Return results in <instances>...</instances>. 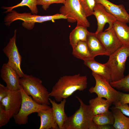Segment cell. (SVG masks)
<instances>
[{"label": "cell", "mask_w": 129, "mask_h": 129, "mask_svg": "<svg viewBox=\"0 0 129 129\" xmlns=\"http://www.w3.org/2000/svg\"><path fill=\"white\" fill-rule=\"evenodd\" d=\"M87 85L86 75L81 76L79 74L64 76L60 78L53 87L49 96L54 97L56 101L60 102L77 91H83L87 88Z\"/></svg>", "instance_id": "cell-1"}, {"label": "cell", "mask_w": 129, "mask_h": 129, "mask_svg": "<svg viewBox=\"0 0 129 129\" xmlns=\"http://www.w3.org/2000/svg\"><path fill=\"white\" fill-rule=\"evenodd\" d=\"M76 97L80 103L79 108L68 117L63 129H97V126L92 120L94 115L90 105L86 104L78 97Z\"/></svg>", "instance_id": "cell-2"}, {"label": "cell", "mask_w": 129, "mask_h": 129, "mask_svg": "<svg viewBox=\"0 0 129 129\" xmlns=\"http://www.w3.org/2000/svg\"><path fill=\"white\" fill-rule=\"evenodd\" d=\"M20 83L25 92L31 96L36 102L40 104L50 105L49 92L39 78L25 74L20 78Z\"/></svg>", "instance_id": "cell-3"}, {"label": "cell", "mask_w": 129, "mask_h": 129, "mask_svg": "<svg viewBox=\"0 0 129 129\" xmlns=\"http://www.w3.org/2000/svg\"><path fill=\"white\" fill-rule=\"evenodd\" d=\"M60 19H66V17L61 14H56L52 15L39 16L31 13H20L12 10L9 12L4 18L5 24L10 26L13 22L17 20L22 21V26L28 30L32 29L36 23H41L48 21Z\"/></svg>", "instance_id": "cell-4"}, {"label": "cell", "mask_w": 129, "mask_h": 129, "mask_svg": "<svg viewBox=\"0 0 129 129\" xmlns=\"http://www.w3.org/2000/svg\"><path fill=\"white\" fill-rule=\"evenodd\" d=\"M104 64L109 70L111 82L118 81L125 77V64L129 57V47L122 46L109 56Z\"/></svg>", "instance_id": "cell-5"}, {"label": "cell", "mask_w": 129, "mask_h": 129, "mask_svg": "<svg viewBox=\"0 0 129 129\" xmlns=\"http://www.w3.org/2000/svg\"><path fill=\"white\" fill-rule=\"evenodd\" d=\"M20 90L22 97L21 106L18 113L13 117L16 124H26L28 122V116L31 114L51 108L49 105L40 104L36 102L25 92L21 85Z\"/></svg>", "instance_id": "cell-6"}, {"label": "cell", "mask_w": 129, "mask_h": 129, "mask_svg": "<svg viewBox=\"0 0 129 129\" xmlns=\"http://www.w3.org/2000/svg\"><path fill=\"white\" fill-rule=\"evenodd\" d=\"M64 5L60 8L59 11L67 17L70 23L77 22L76 26L87 27L90 24L83 12L79 0H66Z\"/></svg>", "instance_id": "cell-7"}, {"label": "cell", "mask_w": 129, "mask_h": 129, "mask_svg": "<svg viewBox=\"0 0 129 129\" xmlns=\"http://www.w3.org/2000/svg\"><path fill=\"white\" fill-rule=\"evenodd\" d=\"M96 82L95 86L89 90L90 92L96 93L97 97L104 98L112 104L119 101L121 92L115 90L110 82L100 75L92 72Z\"/></svg>", "instance_id": "cell-8"}, {"label": "cell", "mask_w": 129, "mask_h": 129, "mask_svg": "<svg viewBox=\"0 0 129 129\" xmlns=\"http://www.w3.org/2000/svg\"><path fill=\"white\" fill-rule=\"evenodd\" d=\"M16 30L14 31L13 36L10 38L9 41L3 49V52L8 58L7 64L17 72L20 78L24 74L21 68L22 56L20 54L16 43Z\"/></svg>", "instance_id": "cell-9"}, {"label": "cell", "mask_w": 129, "mask_h": 129, "mask_svg": "<svg viewBox=\"0 0 129 129\" xmlns=\"http://www.w3.org/2000/svg\"><path fill=\"white\" fill-rule=\"evenodd\" d=\"M96 34L108 56L122 46L113 26Z\"/></svg>", "instance_id": "cell-10"}, {"label": "cell", "mask_w": 129, "mask_h": 129, "mask_svg": "<svg viewBox=\"0 0 129 129\" xmlns=\"http://www.w3.org/2000/svg\"><path fill=\"white\" fill-rule=\"evenodd\" d=\"M22 101V95L20 89L15 91L9 90L7 96L0 102V103L4 106L11 118L19 112Z\"/></svg>", "instance_id": "cell-11"}, {"label": "cell", "mask_w": 129, "mask_h": 129, "mask_svg": "<svg viewBox=\"0 0 129 129\" xmlns=\"http://www.w3.org/2000/svg\"><path fill=\"white\" fill-rule=\"evenodd\" d=\"M93 15L95 16L97 22V28L95 32L96 34L103 31L106 23H108L109 27H111L113 26V23L117 20L114 17L106 10L103 5L99 3H96Z\"/></svg>", "instance_id": "cell-12"}, {"label": "cell", "mask_w": 129, "mask_h": 129, "mask_svg": "<svg viewBox=\"0 0 129 129\" xmlns=\"http://www.w3.org/2000/svg\"><path fill=\"white\" fill-rule=\"evenodd\" d=\"M0 76L9 90L15 91L20 89V77L16 71L7 63L3 64Z\"/></svg>", "instance_id": "cell-13"}, {"label": "cell", "mask_w": 129, "mask_h": 129, "mask_svg": "<svg viewBox=\"0 0 129 129\" xmlns=\"http://www.w3.org/2000/svg\"><path fill=\"white\" fill-rule=\"evenodd\" d=\"M96 3L103 5L106 10L113 15L117 20L129 23V14L122 4L116 5L108 0H95Z\"/></svg>", "instance_id": "cell-14"}, {"label": "cell", "mask_w": 129, "mask_h": 129, "mask_svg": "<svg viewBox=\"0 0 129 129\" xmlns=\"http://www.w3.org/2000/svg\"><path fill=\"white\" fill-rule=\"evenodd\" d=\"M49 101L52 106L53 114L55 121L59 129H63L64 126L68 117L66 114L64 107L66 99H64L59 103H57L54 100L49 98Z\"/></svg>", "instance_id": "cell-15"}, {"label": "cell", "mask_w": 129, "mask_h": 129, "mask_svg": "<svg viewBox=\"0 0 129 129\" xmlns=\"http://www.w3.org/2000/svg\"><path fill=\"white\" fill-rule=\"evenodd\" d=\"M86 42L90 52L94 58L98 55L108 56L95 33L89 32Z\"/></svg>", "instance_id": "cell-16"}, {"label": "cell", "mask_w": 129, "mask_h": 129, "mask_svg": "<svg viewBox=\"0 0 129 129\" xmlns=\"http://www.w3.org/2000/svg\"><path fill=\"white\" fill-rule=\"evenodd\" d=\"M37 113L40 119L39 129H59L55 121L52 107L49 109L40 110Z\"/></svg>", "instance_id": "cell-17"}, {"label": "cell", "mask_w": 129, "mask_h": 129, "mask_svg": "<svg viewBox=\"0 0 129 129\" xmlns=\"http://www.w3.org/2000/svg\"><path fill=\"white\" fill-rule=\"evenodd\" d=\"M84 64L89 68L92 72L105 79L109 82H111L110 71L104 64L100 63L94 59L84 60Z\"/></svg>", "instance_id": "cell-18"}, {"label": "cell", "mask_w": 129, "mask_h": 129, "mask_svg": "<svg viewBox=\"0 0 129 129\" xmlns=\"http://www.w3.org/2000/svg\"><path fill=\"white\" fill-rule=\"evenodd\" d=\"M126 24L117 20L113 27L122 46L129 47V27Z\"/></svg>", "instance_id": "cell-19"}, {"label": "cell", "mask_w": 129, "mask_h": 129, "mask_svg": "<svg viewBox=\"0 0 129 129\" xmlns=\"http://www.w3.org/2000/svg\"><path fill=\"white\" fill-rule=\"evenodd\" d=\"M87 28L82 26H76L70 32V43L72 49L75 48L79 41H86L89 32Z\"/></svg>", "instance_id": "cell-20"}, {"label": "cell", "mask_w": 129, "mask_h": 129, "mask_svg": "<svg viewBox=\"0 0 129 129\" xmlns=\"http://www.w3.org/2000/svg\"><path fill=\"white\" fill-rule=\"evenodd\" d=\"M89 103L94 115L107 112L112 104L98 97L90 100Z\"/></svg>", "instance_id": "cell-21"}, {"label": "cell", "mask_w": 129, "mask_h": 129, "mask_svg": "<svg viewBox=\"0 0 129 129\" xmlns=\"http://www.w3.org/2000/svg\"><path fill=\"white\" fill-rule=\"evenodd\" d=\"M114 118L113 126L116 129H129V117L126 116L119 108H110Z\"/></svg>", "instance_id": "cell-22"}, {"label": "cell", "mask_w": 129, "mask_h": 129, "mask_svg": "<svg viewBox=\"0 0 129 129\" xmlns=\"http://www.w3.org/2000/svg\"><path fill=\"white\" fill-rule=\"evenodd\" d=\"M72 54L74 57L83 61L94 59L90 52L86 41L78 42L75 48L72 49Z\"/></svg>", "instance_id": "cell-23"}, {"label": "cell", "mask_w": 129, "mask_h": 129, "mask_svg": "<svg viewBox=\"0 0 129 129\" xmlns=\"http://www.w3.org/2000/svg\"><path fill=\"white\" fill-rule=\"evenodd\" d=\"M92 120L97 126L113 125L114 121L112 113L109 110L106 112L94 115Z\"/></svg>", "instance_id": "cell-24"}, {"label": "cell", "mask_w": 129, "mask_h": 129, "mask_svg": "<svg viewBox=\"0 0 129 129\" xmlns=\"http://www.w3.org/2000/svg\"><path fill=\"white\" fill-rule=\"evenodd\" d=\"M37 0H22L18 4L11 7H2V8L6 10L5 13L9 12L13 9L19 7L26 6L28 7L31 11V13L33 14L37 15L38 11L37 7Z\"/></svg>", "instance_id": "cell-25"}, {"label": "cell", "mask_w": 129, "mask_h": 129, "mask_svg": "<svg viewBox=\"0 0 129 129\" xmlns=\"http://www.w3.org/2000/svg\"><path fill=\"white\" fill-rule=\"evenodd\" d=\"M110 83L114 88L124 91L129 92V73L122 79L116 81L111 82Z\"/></svg>", "instance_id": "cell-26"}, {"label": "cell", "mask_w": 129, "mask_h": 129, "mask_svg": "<svg viewBox=\"0 0 129 129\" xmlns=\"http://www.w3.org/2000/svg\"><path fill=\"white\" fill-rule=\"evenodd\" d=\"M83 12L86 17L93 15L96 3L95 0H79Z\"/></svg>", "instance_id": "cell-27"}, {"label": "cell", "mask_w": 129, "mask_h": 129, "mask_svg": "<svg viewBox=\"0 0 129 129\" xmlns=\"http://www.w3.org/2000/svg\"><path fill=\"white\" fill-rule=\"evenodd\" d=\"M10 119V116L5 111L4 107L0 103V127L7 124Z\"/></svg>", "instance_id": "cell-28"}, {"label": "cell", "mask_w": 129, "mask_h": 129, "mask_svg": "<svg viewBox=\"0 0 129 129\" xmlns=\"http://www.w3.org/2000/svg\"><path fill=\"white\" fill-rule=\"evenodd\" d=\"M66 0H37V5H41L43 8L45 10L49 8L50 5L54 3L64 4Z\"/></svg>", "instance_id": "cell-29"}, {"label": "cell", "mask_w": 129, "mask_h": 129, "mask_svg": "<svg viewBox=\"0 0 129 129\" xmlns=\"http://www.w3.org/2000/svg\"><path fill=\"white\" fill-rule=\"evenodd\" d=\"M115 108L119 109L124 115L129 117V106L127 104H122L119 101L113 103Z\"/></svg>", "instance_id": "cell-30"}, {"label": "cell", "mask_w": 129, "mask_h": 129, "mask_svg": "<svg viewBox=\"0 0 129 129\" xmlns=\"http://www.w3.org/2000/svg\"><path fill=\"white\" fill-rule=\"evenodd\" d=\"M9 90L6 86L0 84V102L7 96Z\"/></svg>", "instance_id": "cell-31"}, {"label": "cell", "mask_w": 129, "mask_h": 129, "mask_svg": "<svg viewBox=\"0 0 129 129\" xmlns=\"http://www.w3.org/2000/svg\"><path fill=\"white\" fill-rule=\"evenodd\" d=\"M119 101L122 104L129 103V94L121 92Z\"/></svg>", "instance_id": "cell-32"}, {"label": "cell", "mask_w": 129, "mask_h": 129, "mask_svg": "<svg viewBox=\"0 0 129 129\" xmlns=\"http://www.w3.org/2000/svg\"><path fill=\"white\" fill-rule=\"evenodd\" d=\"M111 125H106L97 126V129H114L113 126Z\"/></svg>", "instance_id": "cell-33"}]
</instances>
